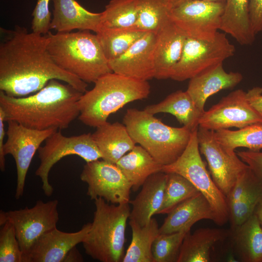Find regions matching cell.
I'll return each instance as SVG.
<instances>
[{
	"instance_id": "1",
	"label": "cell",
	"mask_w": 262,
	"mask_h": 262,
	"mask_svg": "<svg viewBox=\"0 0 262 262\" xmlns=\"http://www.w3.org/2000/svg\"><path fill=\"white\" fill-rule=\"evenodd\" d=\"M0 90L8 96L23 97L37 92L51 80L62 81L84 93L87 84L62 69L53 61L45 35L19 26L0 28Z\"/></svg>"
},
{
	"instance_id": "2",
	"label": "cell",
	"mask_w": 262,
	"mask_h": 262,
	"mask_svg": "<svg viewBox=\"0 0 262 262\" xmlns=\"http://www.w3.org/2000/svg\"><path fill=\"white\" fill-rule=\"evenodd\" d=\"M83 93L69 84L50 80L33 95L14 97L0 91V108L5 121H14L29 128L66 129L77 117Z\"/></svg>"
},
{
	"instance_id": "3",
	"label": "cell",
	"mask_w": 262,
	"mask_h": 262,
	"mask_svg": "<svg viewBox=\"0 0 262 262\" xmlns=\"http://www.w3.org/2000/svg\"><path fill=\"white\" fill-rule=\"evenodd\" d=\"M47 49L62 69L86 83L112 72L98 38L88 30L45 34Z\"/></svg>"
},
{
	"instance_id": "4",
	"label": "cell",
	"mask_w": 262,
	"mask_h": 262,
	"mask_svg": "<svg viewBox=\"0 0 262 262\" xmlns=\"http://www.w3.org/2000/svg\"><path fill=\"white\" fill-rule=\"evenodd\" d=\"M94 83L79 101L78 117L84 125L96 128L108 122L112 114L130 102L147 98L150 93L147 81L113 72L101 76Z\"/></svg>"
},
{
	"instance_id": "5",
	"label": "cell",
	"mask_w": 262,
	"mask_h": 262,
	"mask_svg": "<svg viewBox=\"0 0 262 262\" xmlns=\"http://www.w3.org/2000/svg\"><path fill=\"white\" fill-rule=\"evenodd\" d=\"M130 136L162 165L176 161L186 148L191 131L188 128L165 124L145 110L127 109L123 118Z\"/></svg>"
},
{
	"instance_id": "6",
	"label": "cell",
	"mask_w": 262,
	"mask_h": 262,
	"mask_svg": "<svg viewBox=\"0 0 262 262\" xmlns=\"http://www.w3.org/2000/svg\"><path fill=\"white\" fill-rule=\"evenodd\" d=\"M94 200L93 220L82 243L85 252L101 262H122L125 254L127 221L131 212L129 203L115 205L102 198Z\"/></svg>"
},
{
	"instance_id": "7",
	"label": "cell",
	"mask_w": 262,
	"mask_h": 262,
	"mask_svg": "<svg viewBox=\"0 0 262 262\" xmlns=\"http://www.w3.org/2000/svg\"><path fill=\"white\" fill-rule=\"evenodd\" d=\"M197 129L191 132L190 140L182 154L173 163L163 166L161 171L179 174L190 181L211 205L216 216L215 223L222 226L229 218L227 197L213 180L202 160Z\"/></svg>"
},
{
	"instance_id": "8",
	"label": "cell",
	"mask_w": 262,
	"mask_h": 262,
	"mask_svg": "<svg viewBox=\"0 0 262 262\" xmlns=\"http://www.w3.org/2000/svg\"><path fill=\"white\" fill-rule=\"evenodd\" d=\"M235 51L226 34L219 32L211 40L187 37L170 78L179 82L190 80L223 64L234 55Z\"/></svg>"
},
{
	"instance_id": "9",
	"label": "cell",
	"mask_w": 262,
	"mask_h": 262,
	"mask_svg": "<svg viewBox=\"0 0 262 262\" xmlns=\"http://www.w3.org/2000/svg\"><path fill=\"white\" fill-rule=\"evenodd\" d=\"M40 164L35 171L42 182V189L48 196L52 195L53 188L49 183V176L53 165L63 158L77 155L86 163L102 158L92 134L66 137L61 131H56L45 140V144L38 149Z\"/></svg>"
},
{
	"instance_id": "10",
	"label": "cell",
	"mask_w": 262,
	"mask_h": 262,
	"mask_svg": "<svg viewBox=\"0 0 262 262\" xmlns=\"http://www.w3.org/2000/svg\"><path fill=\"white\" fill-rule=\"evenodd\" d=\"M58 201L38 200L32 208L0 212V225L13 226L24 260L36 241L45 233L56 228L59 220Z\"/></svg>"
},
{
	"instance_id": "11",
	"label": "cell",
	"mask_w": 262,
	"mask_h": 262,
	"mask_svg": "<svg viewBox=\"0 0 262 262\" xmlns=\"http://www.w3.org/2000/svg\"><path fill=\"white\" fill-rule=\"evenodd\" d=\"M225 2L191 0L172 8L170 20L187 36L211 40L220 30Z\"/></svg>"
},
{
	"instance_id": "12",
	"label": "cell",
	"mask_w": 262,
	"mask_h": 262,
	"mask_svg": "<svg viewBox=\"0 0 262 262\" xmlns=\"http://www.w3.org/2000/svg\"><path fill=\"white\" fill-rule=\"evenodd\" d=\"M88 185L91 199L102 198L111 204L129 203L131 186L115 164L99 159L86 163L80 175Z\"/></svg>"
},
{
	"instance_id": "13",
	"label": "cell",
	"mask_w": 262,
	"mask_h": 262,
	"mask_svg": "<svg viewBox=\"0 0 262 262\" xmlns=\"http://www.w3.org/2000/svg\"><path fill=\"white\" fill-rule=\"evenodd\" d=\"M262 124V116L249 103L246 92L237 89L222 98L207 111L199 120V127L216 131L231 127L241 129Z\"/></svg>"
},
{
	"instance_id": "14",
	"label": "cell",
	"mask_w": 262,
	"mask_h": 262,
	"mask_svg": "<svg viewBox=\"0 0 262 262\" xmlns=\"http://www.w3.org/2000/svg\"><path fill=\"white\" fill-rule=\"evenodd\" d=\"M213 132L198 127L199 149L207 160L213 180L227 197L239 176L249 166L236 152L225 150L215 140Z\"/></svg>"
},
{
	"instance_id": "15",
	"label": "cell",
	"mask_w": 262,
	"mask_h": 262,
	"mask_svg": "<svg viewBox=\"0 0 262 262\" xmlns=\"http://www.w3.org/2000/svg\"><path fill=\"white\" fill-rule=\"evenodd\" d=\"M58 130H38L28 128L14 121H8L7 139L4 145L5 155L14 158L16 168V199L22 196L27 173L32 159L41 144Z\"/></svg>"
},
{
	"instance_id": "16",
	"label": "cell",
	"mask_w": 262,
	"mask_h": 262,
	"mask_svg": "<svg viewBox=\"0 0 262 262\" xmlns=\"http://www.w3.org/2000/svg\"><path fill=\"white\" fill-rule=\"evenodd\" d=\"M156 39V33L146 32L124 53L108 62L112 72L144 81L155 78Z\"/></svg>"
},
{
	"instance_id": "17",
	"label": "cell",
	"mask_w": 262,
	"mask_h": 262,
	"mask_svg": "<svg viewBox=\"0 0 262 262\" xmlns=\"http://www.w3.org/2000/svg\"><path fill=\"white\" fill-rule=\"evenodd\" d=\"M84 224L75 232L61 231L57 227L43 234L34 243L25 258L24 262H62L68 252L82 243L91 228Z\"/></svg>"
},
{
	"instance_id": "18",
	"label": "cell",
	"mask_w": 262,
	"mask_h": 262,
	"mask_svg": "<svg viewBox=\"0 0 262 262\" xmlns=\"http://www.w3.org/2000/svg\"><path fill=\"white\" fill-rule=\"evenodd\" d=\"M186 38L170 20L156 33L154 51L155 78H170L180 59Z\"/></svg>"
},
{
	"instance_id": "19",
	"label": "cell",
	"mask_w": 262,
	"mask_h": 262,
	"mask_svg": "<svg viewBox=\"0 0 262 262\" xmlns=\"http://www.w3.org/2000/svg\"><path fill=\"white\" fill-rule=\"evenodd\" d=\"M209 219L216 223L215 213L206 197L199 193L183 201L167 213L160 234H169L190 230L196 222Z\"/></svg>"
},
{
	"instance_id": "20",
	"label": "cell",
	"mask_w": 262,
	"mask_h": 262,
	"mask_svg": "<svg viewBox=\"0 0 262 262\" xmlns=\"http://www.w3.org/2000/svg\"><path fill=\"white\" fill-rule=\"evenodd\" d=\"M54 9L50 28L58 33L73 30L92 31L101 28V13L88 11L75 0H52Z\"/></svg>"
},
{
	"instance_id": "21",
	"label": "cell",
	"mask_w": 262,
	"mask_h": 262,
	"mask_svg": "<svg viewBox=\"0 0 262 262\" xmlns=\"http://www.w3.org/2000/svg\"><path fill=\"white\" fill-rule=\"evenodd\" d=\"M242 79L240 73L227 72L221 64L190 79L186 91L197 108L204 113L208 98L222 90L233 88Z\"/></svg>"
},
{
	"instance_id": "22",
	"label": "cell",
	"mask_w": 262,
	"mask_h": 262,
	"mask_svg": "<svg viewBox=\"0 0 262 262\" xmlns=\"http://www.w3.org/2000/svg\"><path fill=\"white\" fill-rule=\"evenodd\" d=\"M167 177L166 173L160 171L146 180L135 199L129 202L132 205L130 220L141 226L149 222L162 205Z\"/></svg>"
},
{
	"instance_id": "23",
	"label": "cell",
	"mask_w": 262,
	"mask_h": 262,
	"mask_svg": "<svg viewBox=\"0 0 262 262\" xmlns=\"http://www.w3.org/2000/svg\"><path fill=\"white\" fill-rule=\"evenodd\" d=\"M231 230L204 228L188 231L182 242L177 262H209L215 246L225 241Z\"/></svg>"
},
{
	"instance_id": "24",
	"label": "cell",
	"mask_w": 262,
	"mask_h": 262,
	"mask_svg": "<svg viewBox=\"0 0 262 262\" xmlns=\"http://www.w3.org/2000/svg\"><path fill=\"white\" fill-rule=\"evenodd\" d=\"M92 135L102 159L113 164L136 146L125 125L118 122H107L97 127Z\"/></svg>"
},
{
	"instance_id": "25",
	"label": "cell",
	"mask_w": 262,
	"mask_h": 262,
	"mask_svg": "<svg viewBox=\"0 0 262 262\" xmlns=\"http://www.w3.org/2000/svg\"><path fill=\"white\" fill-rule=\"evenodd\" d=\"M144 110L153 115L161 113L170 114L191 131L198 129L199 119L203 113L197 108L188 92L182 90L172 93L161 102L147 106Z\"/></svg>"
},
{
	"instance_id": "26",
	"label": "cell",
	"mask_w": 262,
	"mask_h": 262,
	"mask_svg": "<svg viewBox=\"0 0 262 262\" xmlns=\"http://www.w3.org/2000/svg\"><path fill=\"white\" fill-rule=\"evenodd\" d=\"M232 248L240 261L262 262V227L254 213L231 229Z\"/></svg>"
},
{
	"instance_id": "27",
	"label": "cell",
	"mask_w": 262,
	"mask_h": 262,
	"mask_svg": "<svg viewBox=\"0 0 262 262\" xmlns=\"http://www.w3.org/2000/svg\"><path fill=\"white\" fill-rule=\"evenodd\" d=\"M249 0H226L220 30L234 38L241 45L253 43V32L248 11Z\"/></svg>"
},
{
	"instance_id": "28",
	"label": "cell",
	"mask_w": 262,
	"mask_h": 262,
	"mask_svg": "<svg viewBox=\"0 0 262 262\" xmlns=\"http://www.w3.org/2000/svg\"><path fill=\"white\" fill-rule=\"evenodd\" d=\"M135 192L152 174L161 171L163 165L141 146H135L115 164Z\"/></svg>"
},
{
	"instance_id": "29",
	"label": "cell",
	"mask_w": 262,
	"mask_h": 262,
	"mask_svg": "<svg viewBox=\"0 0 262 262\" xmlns=\"http://www.w3.org/2000/svg\"><path fill=\"white\" fill-rule=\"evenodd\" d=\"M132 239L122 262H154L152 253L153 243L159 234L156 219L152 218L147 225L141 226L130 220Z\"/></svg>"
},
{
	"instance_id": "30",
	"label": "cell",
	"mask_w": 262,
	"mask_h": 262,
	"mask_svg": "<svg viewBox=\"0 0 262 262\" xmlns=\"http://www.w3.org/2000/svg\"><path fill=\"white\" fill-rule=\"evenodd\" d=\"M217 142L230 153H235L238 147H246L249 150L259 151L262 149V124H255L235 131L223 129L214 131Z\"/></svg>"
},
{
	"instance_id": "31",
	"label": "cell",
	"mask_w": 262,
	"mask_h": 262,
	"mask_svg": "<svg viewBox=\"0 0 262 262\" xmlns=\"http://www.w3.org/2000/svg\"><path fill=\"white\" fill-rule=\"evenodd\" d=\"M146 33L132 29L101 27L96 34L109 62L124 53Z\"/></svg>"
},
{
	"instance_id": "32",
	"label": "cell",
	"mask_w": 262,
	"mask_h": 262,
	"mask_svg": "<svg viewBox=\"0 0 262 262\" xmlns=\"http://www.w3.org/2000/svg\"><path fill=\"white\" fill-rule=\"evenodd\" d=\"M137 20L131 28L157 33L169 20V0H138Z\"/></svg>"
},
{
	"instance_id": "33",
	"label": "cell",
	"mask_w": 262,
	"mask_h": 262,
	"mask_svg": "<svg viewBox=\"0 0 262 262\" xmlns=\"http://www.w3.org/2000/svg\"><path fill=\"white\" fill-rule=\"evenodd\" d=\"M138 0H111L101 13V27L131 29L138 16Z\"/></svg>"
},
{
	"instance_id": "34",
	"label": "cell",
	"mask_w": 262,
	"mask_h": 262,
	"mask_svg": "<svg viewBox=\"0 0 262 262\" xmlns=\"http://www.w3.org/2000/svg\"><path fill=\"white\" fill-rule=\"evenodd\" d=\"M164 198L156 214H167L176 206L200 192L187 179L173 173H166Z\"/></svg>"
},
{
	"instance_id": "35",
	"label": "cell",
	"mask_w": 262,
	"mask_h": 262,
	"mask_svg": "<svg viewBox=\"0 0 262 262\" xmlns=\"http://www.w3.org/2000/svg\"><path fill=\"white\" fill-rule=\"evenodd\" d=\"M262 197V183L256 177L248 191L240 200L229 209L232 229L241 225L254 214Z\"/></svg>"
},
{
	"instance_id": "36",
	"label": "cell",
	"mask_w": 262,
	"mask_h": 262,
	"mask_svg": "<svg viewBox=\"0 0 262 262\" xmlns=\"http://www.w3.org/2000/svg\"><path fill=\"white\" fill-rule=\"evenodd\" d=\"M189 231L159 233L152 246L154 262H177L182 242Z\"/></svg>"
},
{
	"instance_id": "37",
	"label": "cell",
	"mask_w": 262,
	"mask_h": 262,
	"mask_svg": "<svg viewBox=\"0 0 262 262\" xmlns=\"http://www.w3.org/2000/svg\"><path fill=\"white\" fill-rule=\"evenodd\" d=\"M0 230V262H24V255L16 238L15 229L6 222Z\"/></svg>"
},
{
	"instance_id": "38",
	"label": "cell",
	"mask_w": 262,
	"mask_h": 262,
	"mask_svg": "<svg viewBox=\"0 0 262 262\" xmlns=\"http://www.w3.org/2000/svg\"><path fill=\"white\" fill-rule=\"evenodd\" d=\"M50 0H37L32 13L33 32L41 35L48 33L50 30L51 13L49 9Z\"/></svg>"
},
{
	"instance_id": "39",
	"label": "cell",
	"mask_w": 262,
	"mask_h": 262,
	"mask_svg": "<svg viewBox=\"0 0 262 262\" xmlns=\"http://www.w3.org/2000/svg\"><path fill=\"white\" fill-rule=\"evenodd\" d=\"M239 158L245 163L262 183V151H238Z\"/></svg>"
},
{
	"instance_id": "40",
	"label": "cell",
	"mask_w": 262,
	"mask_h": 262,
	"mask_svg": "<svg viewBox=\"0 0 262 262\" xmlns=\"http://www.w3.org/2000/svg\"><path fill=\"white\" fill-rule=\"evenodd\" d=\"M248 11L251 28L256 34L262 32V0H249Z\"/></svg>"
},
{
	"instance_id": "41",
	"label": "cell",
	"mask_w": 262,
	"mask_h": 262,
	"mask_svg": "<svg viewBox=\"0 0 262 262\" xmlns=\"http://www.w3.org/2000/svg\"><path fill=\"white\" fill-rule=\"evenodd\" d=\"M246 97L250 104L262 116V87H255L249 90Z\"/></svg>"
},
{
	"instance_id": "42",
	"label": "cell",
	"mask_w": 262,
	"mask_h": 262,
	"mask_svg": "<svg viewBox=\"0 0 262 262\" xmlns=\"http://www.w3.org/2000/svg\"><path fill=\"white\" fill-rule=\"evenodd\" d=\"M5 121V114L3 110L0 108V169L4 171L5 169V158L4 153V137L6 134L4 130V122Z\"/></svg>"
},
{
	"instance_id": "43",
	"label": "cell",
	"mask_w": 262,
	"mask_h": 262,
	"mask_svg": "<svg viewBox=\"0 0 262 262\" xmlns=\"http://www.w3.org/2000/svg\"><path fill=\"white\" fill-rule=\"evenodd\" d=\"M83 261L81 254L75 246L68 252L64 262H82Z\"/></svg>"
},
{
	"instance_id": "44",
	"label": "cell",
	"mask_w": 262,
	"mask_h": 262,
	"mask_svg": "<svg viewBox=\"0 0 262 262\" xmlns=\"http://www.w3.org/2000/svg\"><path fill=\"white\" fill-rule=\"evenodd\" d=\"M254 213L257 216L262 227V197L257 205Z\"/></svg>"
},
{
	"instance_id": "45",
	"label": "cell",
	"mask_w": 262,
	"mask_h": 262,
	"mask_svg": "<svg viewBox=\"0 0 262 262\" xmlns=\"http://www.w3.org/2000/svg\"><path fill=\"white\" fill-rule=\"evenodd\" d=\"M191 0H169V5L170 9L173 8L177 5L183 3L185 1ZM209 1H217V2H225L226 0H205Z\"/></svg>"
}]
</instances>
